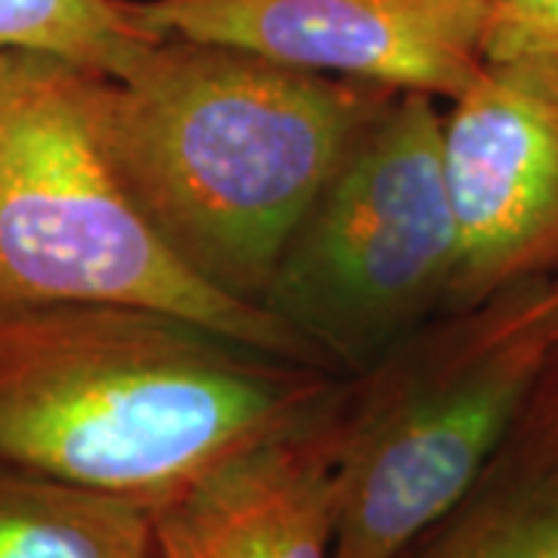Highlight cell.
Wrapping results in <instances>:
<instances>
[{
  "mask_svg": "<svg viewBox=\"0 0 558 558\" xmlns=\"http://www.w3.org/2000/svg\"><path fill=\"white\" fill-rule=\"evenodd\" d=\"M400 558H558V357L469 494Z\"/></svg>",
  "mask_w": 558,
  "mask_h": 558,
  "instance_id": "9c48e42d",
  "label": "cell"
},
{
  "mask_svg": "<svg viewBox=\"0 0 558 558\" xmlns=\"http://www.w3.org/2000/svg\"><path fill=\"white\" fill-rule=\"evenodd\" d=\"M558 357V274L444 311L344 376L332 558H400L469 494Z\"/></svg>",
  "mask_w": 558,
  "mask_h": 558,
  "instance_id": "3957f363",
  "label": "cell"
},
{
  "mask_svg": "<svg viewBox=\"0 0 558 558\" xmlns=\"http://www.w3.org/2000/svg\"><path fill=\"white\" fill-rule=\"evenodd\" d=\"M0 558H159L153 506L0 462Z\"/></svg>",
  "mask_w": 558,
  "mask_h": 558,
  "instance_id": "30bf717a",
  "label": "cell"
},
{
  "mask_svg": "<svg viewBox=\"0 0 558 558\" xmlns=\"http://www.w3.org/2000/svg\"><path fill=\"white\" fill-rule=\"evenodd\" d=\"M440 159L459 260L450 307L558 274V57L484 60L444 102Z\"/></svg>",
  "mask_w": 558,
  "mask_h": 558,
  "instance_id": "8992f818",
  "label": "cell"
},
{
  "mask_svg": "<svg viewBox=\"0 0 558 558\" xmlns=\"http://www.w3.org/2000/svg\"><path fill=\"white\" fill-rule=\"evenodd\" d=\"M444 102L398 94L341 161L277 260L260 307L354 376L450 307L459 236L440 159Z\"/></svg>",
  "mask_w": 558,
  "mask_h": 558,
  "instance_id": "5b68a950",
  "label": "cell"
},
{
  "mask_svg": "<svg viewBox=\"0 0 558 558\" xmlns=\"http://www.w3.org/2000/svg\"><path fill=\"white\" fill-rule=\"evenodd\" d=\"M156 38L137 0H0V53H40L119 75Z\"/></svg>",
  "mask_w": 558,
  "mask_h": 558,
  "instance_id": "8fae6325",
  "label": "cell"
},
{
  "mask_svg": "<svg viewBox=\"0 0 558 558\" xmlns=\"http://www.w3.org/2000/svg\"><path fill=\"white\" fill-rule=\"evenodd\" d=\"M159 38L240 47L450 102L484 65L490 0H137Z\"/></svg>",
  "mask_w": 558,
  "mask_h": 558,
  "instance_id": "52a82bcc",
  "label": "cell"
},
{
  "mask_svg": "<svg viewBox=\"0 0 558 558\" xmlns=\"http://www.w3.org/2000/svg\"><path fill=\"white\" fill-rule=\"evenodd\" d=\"M395 97L190 38H156L119 75L87 78L94 134L140 218L180 267L248 304Z\"/></svg>",
  "mask_w": 558,
  "mask_h": 558,
  "instance_id": "6da1fadb",
  "label": "cell"
},
{
  "mask_svg": "<svg viewBox=\"0 0 558 558\" xmlns=\"http://www.w3.org/2000/svg\"><path fill=\"white\" fill-rule=\"evenodd\" d=\"M339 379L156 307L0 304V462L159 506Z\"/></svg>",
  "mask_w": 558,
  "mask_h": 558,
  "instance_id": "7a4b0ae2",
  "label": "cell"
},
{
  "mask_svg": "<svg viewBox=\"0 0 558 558\" xmlns=\"http://www.w3.org/2000/svg\"><path fill=\"white\" fill-rule=\"evenodd\" d=\"M341 381L311 413L153 506L159 558H332Z\"/></svg>",
  "mask_w": 558,
  "mask_h": 558,
  "instance_id": "ba28073f",
  "label": "cell"
},
{
  "mask_svg": "<svg viewBox=\"0 0 558 558\" xmlns=\"http://www.w3.org/2000/svg\"><path fill=\"white\" fill-rule=\"evenodd\" d=\"M87 78L53 57L0 53V304H140L317 366L260 304L180 267L140 218L97 143Z\"/></svg>",
  "mask_w": 558,
  "mask_h": 558,
  "instance_id": "277c9868",
  "label": "cell"
},
{
  "mask_svg": "<svg viewBox=\"0 0 558 558\" xmlns=\"http://www.w3.org/2000/svg\"><path fill=\"white\" fill-rule=\"evenodd\" d=\"M558 57V0H490L484 60Z\"/></svg>",
  "mask_w": 558,
  "mask_h": 558,
  "instance_id": "7c38bea8",
  "label": "cell"
}]
</instances>
